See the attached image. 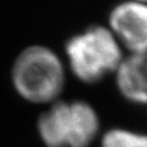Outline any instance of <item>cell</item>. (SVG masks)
<instances>
[{"label": "cell", "instance_id": "5b68a950", "mask_svg": "<svg viewBox=\"0 0 147 147\" xmlns=\"http://www.w3.org/2000/svg\"><path fill=\"white\" fill-rule=\"evenodd\" d=\"M67 147H90L98 135L100 123L96 109L85 100L69 102Z\"/></svg>", "mask_w": 147, "mask_h": 147}, {"label": "cell", "instance_id": "3957f363", "mask_svg": "<svg viewBox=\"0 0 147 147\" xmlns=\"http://www.w3.org/2000/svg\"><path fill=\"white\" fill-rule=\"evenodd\" d=\"M107 27L129 54L147 52V4L134 0L117 4Z\"/></svg>", "mask_w": 147, "mask_h": 147}, {"label": "cell", "instance_id": "8992f818", "mask_svg": "<svg viewBox=\"0 0 147 147\" xmlns=\"http://www.w3.org/2000/svg\"><path fill=\"white\" fill-rule=\"evenodd\" d=\"M69 102H54L38 119V134L45 147H67Z\"/></svg>", "mask_w": 147, "mask_h": 147}, {"label": "cell", "instance_id": "7a4b0ae2", "mask_svg": "<svg viewBox=\"0 0 147 147\" xmlns=\"http://www.w3.org/2000/svg\"><path fill=\"white\" fill-rule=\"evenodd\" d=\"M67 66L85 84H94L114 74L124 50L107 26H92L71 37L65 44Z\"/></svg>", "mask_w": 147, "mask_h": 147}, {"label": "cell", "instance_id": "6da1fadb", "mask_svg": "<svg viewBox=\"0 0 147 147\" xmlns=\"http://www.w3.org/2000/svg\"><path fill=\"white\" fill-rule=\"evenodd\" d=\"M17 94L31 103H54L64 90L65 65L52 48L30 45L18 54L11 70Z\"/></svg>", "mask_w": 147, "mask_h": 147}, {"label": "cell", "instance_id": "ba28073f", "mask_svg": "<svg viewBox=\"0 0 147 147\" xmlns=\"http://www.w3.org/2000/svg\"><path fill=\"white\" fill-rule=\"evenodd\" d=\"M134 1H139V3H145V4H147V0H134Z\"/></svg>", "mask_w": 147, "mask_h": 147}, {"label": "cell", "instance_id": "52a82bcc", "mask_svg": "<svg viewBox=\"0 0 147 147\" xmlns=\"http://www.w3.org/2000/svg\"><path fill=\"white\" fill-rule=\"evenodd\" d=\"M100 147H147V134L114 127L104 132Z\"/></svg>", "mask_w": 147, "mask_h": 147}, {"label": "cell", "instance_id": "277c9868", "mask_svg": "<svg viewBox=\"0 0 147 147\" xmlns=\"http://www.w3.org/2000/svg\"><path fill=\"white\" fill-rule=\"evenodd\" d=\"M114 75L117 88L124 98L147 105V52L124 55Z\"/></svg>", "mask_w": 147, "mask_h": 147}]
</instances>
